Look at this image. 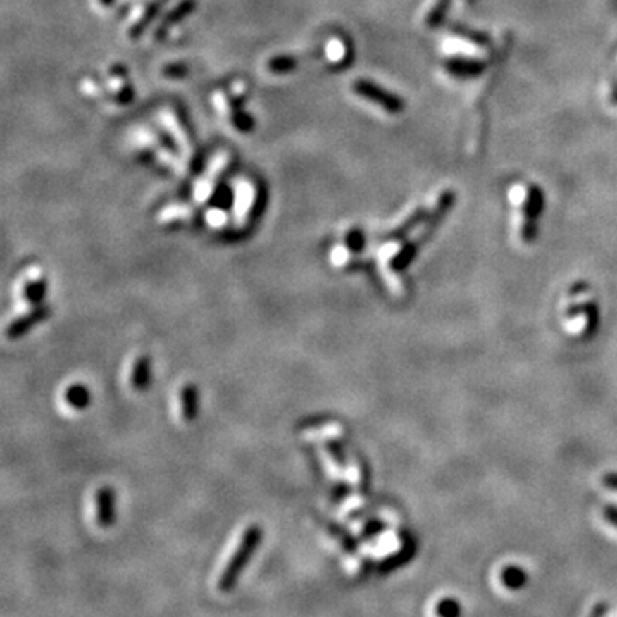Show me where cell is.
<instances>
[{"mask_svg": "<svg viewBox=\"0 0 617 617\" xmlns=\"http://www.w3.org/2000/svg\"><path fill=\"white\" fill-rule=\"evenodd\" d=\"M161 73H163V76H167V77H170V79H180V77H185L187 76V66H184V64H179V62H177V64H168V66H165L163 67V70H161Z\"/></svg>", "mask_w": 617, "mask_h": 617, "instance_id": "obj_24", "label": "cell"}, {"mask_svg": "<svg viewBox=\"0 0 617 617\" xmlns=\"http://www.w3.org/2000/svg\"><path fill=\"white\" fill-rule=\"evenodd\" d=\"M96 521L101 528H108L116 520V497L113 490L108 487H101L96 492Z\"/></svg>", "mask_w": 617, "mask_h": 617, "instance_id": "obj_8", "label": "cell"}, {"mask_svg": "<svg viewBox=\"0 0 617 617\" xmlns=\"http://www.w3.org/2000/svg\"><path fill=\"white\" fill-rule=\"evenodd\" d=\"M422 220H425V209L424 208L417 209V211H415L413 215H411L410 218L401 225V227L397 228V230L391 233V237H393V239H399V237H403V235H405V233H409L411 228L417 227V225L420 223Z\"/></svg>", "mask_w": 617, "mask_h": 617, "instance_id": "obj_23", "label": "cell"}, {"mask_svg": "<svg viewBox=\"0 0 617 617\" xmlns=\"http://www.w3.org/2000/svg\"><path fill=\"white\" fill-rule=\"evenodd\" d=\"M382 528H385V525H382L379 520L369 521V523H367L366 527H363V530H362V537H363V539H370V537L378 535V533L381 532Z\"/></svg>", "mask_w": 617, "mask_h": 617, "instance_id": "obj_26", "label": "cell"}, {"mask_svg": "<svg viewBox=\"0 0 617 617\" xmlns=\"http://www.w3.org/2000/svg\"><path fill=\"white\" fill-rule=\"evenodd\" d=\"M167 0H141L136 7H134L132 15H130L127 23V37L129 38H137L144 33V30L148 27L149 23L154 15L158 14L160 7Z\"/></svg>", "mask_w": 617, "mask_h": 617, "instance_id": "obj_6", "label": "cell"}, {"mask_svg": "<svg viewBox=\"0 0 617 617\" xmlns=\"http://www.w3.org/2000/svg\"><path fill=\"white\" fill-rule=\"evenodd\" d=\"M98 2H100L101 6H110V4H113L116 0H98Z\"/></svg>", "mask_w": 617, "mask_h": 617, "instance_id": "obj_32", "label": "cell"}, {"mask_svg": "<svg viewBox=\"0 0 617 617\" xmlns=\"http://www.w3.org/2000/svg\"><path fill=\"white\" fill-rule=\"evenodd\" d=\"M415 551H417V547H415V542L411 539H405V544H403V547L399 549V551L391 554V556H387L386 559H382L381 563H379V566H378L379 575H387V573L397 571L398 568L405 566L411 559V557L415 556Z\"/></svg>", "mask_w": 617, "mask_h": 617, "instance_id": "obj_10", "label": "cell"}, {"mask_svg": "<svg viewBox=\"0 0 617 617\" xmlns=\"http://www.w3.org/2000/svg\"><path fill=\"white\" fill-rule=\"evenodd\" d=\"M261 539H263V530L256 525H251L249 528L244 530L242 539L239 542V547L233 552V556L228 561V564L225 566L223 573H221L218 587L221 592L228 593L235 588L237 581H239L240 575H242L244 568L249 564L251 557L254 556L256 547L259 545Z\"/></svg>", "mask_w": 617, "mask_h": 617, "instance_id": "obj_1", "label": "cell"}, {"mask_svg": "<svg viewBox=\"0 0 617 617\" xmlns=\"http://www.w3.org/2000/svg\"><path fill=\"white\" fill-rule=\"evenodd\" d=\"M43 292H45V283L43 282H31L27 283V287L25 288V297L27 300H39L43 297Z\"/></svg>", "mask_w": 617, "mask_h": 617, "instance_id": "obj_25", "label": "cell"}, {"mask_svg": "<svg viewBox=\"0 0 617 617\" xmlns=\"http://www.w3.org/2000/svg\"><path fill=\"white\" fill-rule=\"evenodd\" d=\"M604 485H607L609 489H614L617 490V473H609V475H605L602 478Z\"/></svg>", "mask_w": 617, "mask_h": 617, "instance_id": "obj_30", "label": "cell"}, {"mask_svg": "<svg viewBox=\"0 0 617 617\" xmlns=\"http://www.w3.org/2000/svg\"><path fill=\"white\" fill-rule=\"evenodd\" d=\"M351 91H354L357 96L363 98V100L367 101H373L374 105L381 106L385 112L393 113V116L401 113L403 106H405L401 98L397 96V94L389 93V91L385 88H381V86H378L373 81H367V79H355V81L351 82Z\"/></svg>", "mask_w": 617, "mask_h": 617, "instance_id": "obj_3", "label": "cell"}, {"mask_svg": "<svg viewBox=\"0 0 617 617\" xmlns=\"http://www.w3.org/2000/svg\"><path fill=\"white\" fill-rule=\"evenodd\" d=\"M499 580L504 588H508V590L511 592H518L528 583V575L523 568H520V566L509 564L501 569Z\"/></svg>", "mask_w": 617, "mask_h": 617, "instance_id": "obj_12", "label": "cell"}, {"mask_svg": "<svg viewBox=\"0 0 617 617\" xmlns=\"http://www.w3.org/2000/svg\"><path fill=\"white\" fill-rule=\"evenodd\" d=\"M46 316H49V307H38L35 308V311L27 312V314L23 316V318L15 319V321L9 324V328H7V336H9L11 339L19 338V336L27 333L35 324L43 321Z\"/></svg>", "mask_w": 617, "mask_h": 617, "instance_id": "obj_11", "label": "cell"}, {"mask_svg": "<svg viewBox=\"0 0 617 617\" xmlns=\"http://www.w3.org/2000/svg\"><path fill=\"white\" fill-rule=\"evenodd\" d=\"M108 93L112 94L113 100L118 103H129L132 100V89H130L127 77H125V69L124 67H113L108 73Z\"/></svg>", "mask_w": 617, "mask_h": 617, "instance_id": "obj_9", "label": "cell"}, {"mask_svg": "<svg viewBox=\"0 0 617 617\" xmlns=\"http://www.w3.org/2000/svg\"><path fill=\"white\" fill-rule=\"evenodd\" d=\"M161 127L167 130V134L172 139L173 148L177 153H180V160L184 167L192 168L199 161V151H197L196 142L192 139V134L189 130L187 124L184 122L175 110H163L160 113Z\"/></svg>", "mask_w": 617, "mask_h": 617, "instance_id": "obj_2", "label": "cell"}, {"mask_svg": "<svg viewBox=\"0 0 617 617\" xmlns=\"http://www.w3.org/2000/svg\"><path fill=\"white\" fill-rule=\"evenodd\" d=\"M180 415L184 420H192L197 411V391L192 385H185L179 393Z\"/></svg>", "mask_w": 617, "mask_h": 617, "instance_id": "obj_15", "label": "cell"}, {"mask_svg": "<svg viewBox=\"0 0 617 617\" xmlns=\"http://www.w3.org/2000/svg\"><path fill=\"white\" fill-rule=\"evenodd\" d=\"M602 514H604L605 520H607V523H611L612 527L617 528V508H616V506L607 504V506H605V508H604Z\"/></svg>", "mask_w": 617, "mask_h": 617, "instance_id": "obj_28", "label": "cell"}, {"mask_svg": "<svg viewBox=\"0 0 617 617\" xmlns=\"http://www.w3.org/2000/svg\"><path fill=\"white\" fill-rule=\"evenodd\" d=\"M362 242H363L362 233L359 230H351L347 235V245L348 249H351V251H360V249H362Z\"/></svg>", "mask_w": 617, "mask_h": 617, "instance_id": "obj_27", "label": "cell"}, {"mask_svg": "<svg viewBox=\"0 0 617 617\" xmlns=\"http://www.w3.org/2000/svg\"><path fill=\"white\" fill-rule=\"evenodd\" d=\"M449 73L456 74V76H475L482 73L484 69V62L472 61V58H453V61L446 62Z\"/></svg>", "mask_w": 617, "mask_h": 617, "instance_id": "obj_16", "label": "cell"}, {"mask_svg": "<svg viewBox=\"0 0 617 617\" xmlns=\"http://www.w3.org/2000/svg\"><path fill=\"white\" fill-rule=\"evenodd\" d=\"M544 209V194L540 187L532 185L528 187L527 197L523 201V220H521L520 237L523 242H532L535 239L537 232V218Z\"/></svg>", "mask_w": 617, "mask_h": 617, "instance_id": "obj_4", "label": "cell"}, {"mask_svg": "<svg viewBox=\"0 0 617 617\" xmlns=\"http://www.w3.org/2000/svg\"><path fill=\"white\" fill-rule=\"evenodd\" d=\"M449 31L456 35V37L466 39V42L473 43V45L477 46H490V43H492L490 42L489 35L482 33V31L472 30V27L465 25H460V23H453V25L449 26Z\"/></svg>", "mask_w": 617, "mask_h": 617, "instance_id": "obj_17", "label": "cell"}, {"mask_svg": "<svg viewBox=\"0 0 617 617\" xmlns=\"http://www.w3.org/2000/svg\"><path fill=\"white\" fill-rule=\"evenodd\" d=\"M605 612H607V604L599 602V604L595 605V607L592 609L590 616H588V617H604Z\"/></svg>", "mask_w": 617, "mask_h": 617, "instance_id": "obj_29", "label": "cell"}, {"mask_svg": "<svg viewBox=\"0 0 617 617\" xmlns=\"http://www.w3.org/2000/svg\"><path fill=\"white\" fill-rule=\"evenodd\" d=\"M451 2H453V0H436V2L430 6V9L427 11L425 19H424L425 25L429 27H436L439 23L444 19V15H446V13H448Z\"/></svg>", "mask_w": 617, "mask_h": 617, "instance_id": "obj_18", "label": "cell"}, {"mask_svg": "<svg viewBox=\"0 0 617 617\" xmlns=\"http://www.w3.org/2000/svg\"><path fill=\"white\" fill-rule=\"evenodd\" d=\"M609 100H611L612 105H617V88H616L614 91H612V93H611V98H609Z\"/></svg>", "mask_w": 617, "mask_h": 617, "instance_id": "obj_31", "label": "cell"}, {"mask_svg": "<svg viewBox=\"0 0 617 617\" xmlns=\"http://www.w3.org/2000/svg\"><path fill=\"white\" fill-rule=\"evenodd\" d=\"M347 55H348L347 45L342 42V39L333 38V39H330V42H328V45H326V57H328V61L331 62V64L339 66V64H342V62H345Z\"/></svg>", "mask_w": 617, "mask_h": 617, "instance_id": "obj_20", "label": "cell"}, {"mask_svg": "<svg viewBox=\"0 0 617 617\" xmlns=\"http://www.w3.org/2000/svg\"><path fill=\"white\" fill-rule=\"evenodd\" d=\"M149 382V359L146 355H139L132 363L130 370V386L136 391H142L148 387Z\"/></svg>", "mask_w": 617, "mask_h": 617, "instance_id": "obj_14", "label": "cell"}, {"mask_svg": "<svg viewBox=\"0 0 617 617\" xmlns=\"http://www.w3.org/2000/svg\"><path fill=\"white\" fill-rule=\"evenodd\" d=\"M436 617H461V605L453 597H442L434 607Z\"/></svg>", "mask_w": 617, "mask_h": 617, "instance_id": "obj_19", "label": "cell"}, {"mask_svg": "<svg viewBox=\"0 0 617 617\" xmlns=\"http://www.w3.org/2000/svg\"><path fill=\"white\" fill-rule=\"evenodd\" d=\"M66 401L73 409H85L89 401V393L85 386H70L66 391Z\"/></svg>", "mask_w": 617, "mask_h": 617, "instance_id": "obj_21", "label": "cell"}, {"mask_svg": "<svg viewBox=\"0 0 617 617\" xmlns=\"http://www.w3.org/2000/svg\"><path fill=\"white\" fill-rule=\"evenodd\" d=\"M568 318H578V321H583L585 333H592L595 330L597 323H599V311H597L595 304L587 302L585 306H573L568 308Z\"/></svg>", "mask_w": 617, "mask_h": 617, "instance_id": "obj_13", "label": "cell"}, {"mask_svg": "<svg viewBox=\"0 0 617 617\" xmlns=\"http://www.w3.org/2000/svg\"><path fill=\"white\" fill-rule=\"evenodd\" d=\"M232 163V156L230 153L227 151H221L216 154L215 158H213V161L209 163L208 172H206V175L197 182V187H196V197L197 201H206L209 199V197L215 194V187H216V182L221 175L225 173V170L230 167Z\"/></svg>", "mask_w": 617, "mask_h": 617, "instance_id": "obj_5", "label": "cell"}, {"mask_svg": "<svg viewBox=\"0 0 617 617\" xmlns=\"http://www.w3.org/2000/svg\"><path fill=\"white\" fill-rule=\"evenodd\" d=\"M268 70L275 74L292 73L297 67V61L292 57H273L268 61Z\"/></svg>", "mask_w": 617, "mask_h": 617, "instance_id": "obj_22", "label": "cell"}, {"mask_svg": "<svg viewBox=\"0 0 617 617\" xmlns=\"http://www.w3.org/2000/svg\"><path fill=\"white\" fill-rule=\"evenodd\" d=\"M194 9H196V0H180L179 4H175L160 21L156 31H154V38H163V35H167L173 26L184 21L189 14H192Z\"/></svg>", "mask_w": 617, "mask_h": 617, "instance_id": "obj_7", "label": "cell"}]
</instances>
